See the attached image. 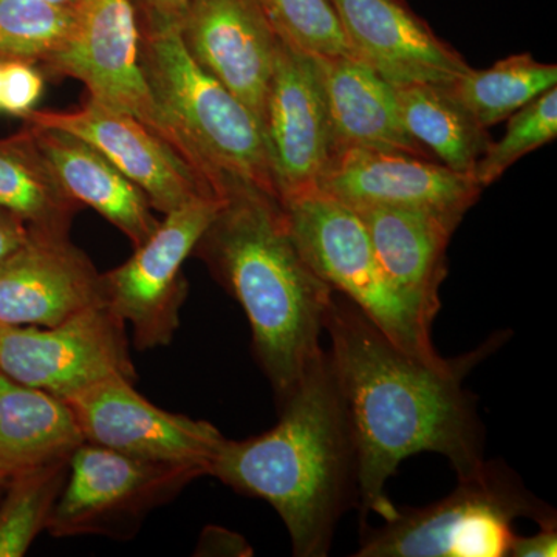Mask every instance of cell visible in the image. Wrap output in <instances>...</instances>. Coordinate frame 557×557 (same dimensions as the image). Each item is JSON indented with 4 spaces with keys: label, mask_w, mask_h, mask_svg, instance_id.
<instances>
[{
    "label": "cell",
    "mask_w": 557,
    "mask_h": 557,
    "mask_svg": "<svg viewBox=\"0 0 557 557\" xmlns=\"http://www.w3.org/2000/svg\"><path fill=\"white\" fill-rule=\"evenodd\" d=\"M44 91V78L30 62H2L0 110L25 116L35 110Z\"/></svg>",
    "instance_id": "obj_29"
},
{
    "label": "cell",
    "mask_w": 557,
    "mask_h": 557,
    "mask_svg": "<svg viewBox=\"0 0 557 557\" xmlns=\"http://www.w3.org/2000/svg\"><path fill=\"white\" fill-rule=\"evenodd\" d=\"M83 442L67 401L0 372V482L69 458Z\"/></svg>",
    "instance_id": "obj_21"
},
{
    "label": "cell",
    "mask_w": 557,
    "mask_h": 557,
    "mask_svg": "<svg viewBox=\"0 0 557 557\" xmlns=\"http://www.w3.org/2000/svg\"><path fill=\"white\" fill-rule=\"evenodd\" d=\"M448 497L424 508L403 509L362 539L357 557H504L518 518L556 523V511L523 486L504 463H483L458 479Z\"/></svg>",
    "instance_id": "obj_5"
},
{
    "label": "cell",
    "mask_w": 557,
    "mask_h": 557,
    "mask_svg": "<svg viewBox=\"0 0 557 557\" xmlns=\"http://www.w3.org/2000/svg\"><path fill=\"white\" fill-rule=\"evenodd\" d=\"M278 409L270 431L223 440L208 475L269 502L287 527L293 555L324 557L357 485L354 435L329 351Z\"/></svg>",
    "instance_id": "obj_2"
},
{
    "label": "cell",
    "mask_w": 557,
    "mask_h": 557,
    "mask_svg": "<svg viewBox=\"0 0 557 557\" xmlns=\"http://www.w3.org/2000/svg\"><path fill=\"white\" fill-rule=\"evenodd\" d=\"M139 50L141 32L132 0H78L67 39L42 67L79 81L90 100L141 121L172 148Z\"/></svg>",
    "instance_id": "obj_10"
},
{
    "label": "cell",
    "mask_w": 557,
    "mask_h": 557,
    "mask_svg": "<svg viewBox=\"0 0 557 557\" xmlns=\"http://www.w3.org/2000/svg\"><path fill=\"white\" fill-rule=\"evenodd\" d=\"M101 302V274L69 234L28 230L0 262V324L53 327Z\"/></svg>",
    "instance_id": "obj_16"
},
{
    "label": "cell",
    "mask_w": 557,
    "mask_h": 557,
    "mask_svg": "<svg viewBox=\"0 0 557 557\" xmlns=\"http://www.w3.org/2000/svg\"><path fill=\"white\" fill-rule=\"evenodd\" d=\"M262 131L278 200L317 189L333 153L327 101L314 57L281 39Z\"/></svg>",
    "instance_id": "obj_12"
},
{
    "label": "cell",
    "mask_w": 557,
    "mask_h": 557,
    "mask_svg": "<svg viewBox=\"0 0 557 557\" xmlns=\"http://www.w3.org/2000/svg\"><path fill=\"white\" fill-rule=\"evenodd\" d=\"M139 22V32L178 30L190 0H132Z\"/></svg>",
    "instance_id": "obj_30"
},
{
    "label": "cell",
    "mask_w": 557,
    "mask_h": 557,
    "mask_svg": "<svg viewBox=\"0 0 557 557\" xmlns=\"http://www.w3.org/2000/svg\"><path fill=\"white\" fill-rule=\"evenodd\" d=\"M314 60L327 101L333 152L373 149L429 159L426 148L403 124L394 84L357 57Z\"/></svg>",
    "instance_id": "obj_19"
},
{
    "label": "cell",
    "mask_w": 557,
    "mask_h": 557,
    "mask_svg": "<svg viewBox=\"0 0 557 557\" xmlns=\"http://www.w3.org/2000/svg\"><path fill=\"white\" fill-rule=\"evenodd\" d=\"M557 523L541 527L533 536H518L516 534L509 548L508 556L515 557H555L557 555Z\"/></svg>",
    "instance_id": "obj_31"
},
{
    "label": "cell",
    "mask_w": 557,
    "mask_h": 557,
    "mask_svg": "<svg viewBox=\"0 0 557 557\" xmlns=\"http://www.w3.org/2000/svg\"><path fill=\"white\" fill-rule=\"evenodd\" d=\"M317 189L351 208L417 209L457 226L483 190L472 175L445 164L373 149L335 150Z\"/></svg>",
    "instance_id": "obj_13"
},
{
    "label": "cell",
    "mask_w": 557,
    "mask_h": 557,
    "mask_svg": "<svg viewBox=\"0 0 557 557\" xmlns=\"http://www.w3.org/2000/svg\"><path fill=\"white\" fill-rule=\"evenodd\" d=\"M178 32L189 57L262 126L278 38L258 0H190Z\"/></svg>",
    "instance_id": "obj_15"
},
{
    "label": "cell",
    "mask_w": 557,
    "mask_h": 557,
    "mask_svg": "<svg viewBox=\"0 0 557 557\" xmlns=\"http://www.w3.org/2000/svg\"><path fill=\"white\" fill-rule=\"evenodd\" d=\"M223 200L200 196L168 212L123 265L101 274L104 302L124 324L129 322L138 350L168 346L174 339L188 295L183 263L194 255Z\"/></svg>",
    "instance_id": "obj_8"
},
{
    "label": "cell",
    "mask_w": 557,
    "mask_h": 557,
    "mask_svg": "<svg viewBox=\"0 0 557 557\" xmlns=\"http://www.w3.org/2000/svg\"><path fill=\"white\" fill-rule=\"evenodd\" d=\"M281 205L300 255L333 292L354 302L395 346L431 364L446 361L432 346L431 329L392 287L354 208L319 189Z\"/></svg>",
    "instance_id": "obj_6"
},
{
    "label": "cell",
    "mask_w": 557,
    "mask_h": 557,
    "mask_svg": "<svg viewBox=\"0 0 557 557\" xmlns=\"http://www.w3.org/2000/svg\"><path fill=\"white\" fill-rule=\"evenodd\" d=\"M124 325L106 302L53 327L0 324V372L64 401L115 376L135 381Z\"/></svg>",
    "instance_id": "obj_9"
},
{
    "label": "cell",
    "mask_w": 557,
    "mask_h": 557,
    "mask_svg": "<svg viewBox=\"0 0 557 557\" xmlns=\"http://www.w3.org/2000/svg\"><path fill=\"white\" fill-rule=\"evenodd\" d=\"M24 119L32 126L64 131L89 143L163 214L197 197L218 196L141 121L90 98L76 109L33 110Z\"/></svg>",
    "instance_id": "obj_14"
},
{
    "label": "cell",
    "mask_w": 557,
    "mask_h": 557,
    "mask_svg": "<svg viewBox=\"0 0 557 557\" xmlns=\"http://www.w3.org/2000/svg\"><path fill=\"white\" fill-rule=\"evenodd\" d=\"M200 542H219L222 544V555H244V549H248L244 539L234 536L230 531L219 530V528H208L201 536Z\"/></svg>",
    "instance_id": "obj_33"
},
{
    "label": "cell",
    "mask_w": 557,
    "mask_h": 557,
    "mask_svg": "<svg viewBox=\"0 0 557 557\" xmlns=\"http://www.w3.org/2000/svg\"><path fill=\"white\" fill-rule=\"evenodd\" d=\"M58 180L81 207L94 208L139 247L160 220L146 194L89 143L64 131L27 124Z\"/></svg>",
    "instance_id": "obj_20"
},
{
    "label": "cell",
    "mask_w": 557,
    "mask_h": 557,
    "mask_svg": "<svg viewBox=\"0 0 557 557\" xmlns=\"http://www.w3.org/2000/svg\"><path fill=\"white\" fill-rule=\"evenodd\" d=\"M47 2L58 3V5L64 7H75V3L78 2V0H47Z\"/></svg>",
    "instance_id": "obj_34"
},
{
    "label": "cell",
    "mask_w": 557,
    "mask_h": 557,
    "mask_svg": "<svg viewBox=\"0 0 557 557\" xmlns=\"http://www.w3.org/2000/svg\"><path fill=\"white\" fill-rule=\"evenodd\" d=\"M194 249L240 304L252 348L281 405L319 357L333 289L310 269L281 200L236 188Z\"/></svg>",
    "instance_id": "obj_3"
},
{
    "label": "cell",
    "mask_w": 557,
    "mask_h": 557,
    "mask_svg": "<svg viewBox=\"0 0 557 557\" xmlns=\"http://www.w3.org/2000/svg\"><path fill=\"white\" fill-rule=\"evenodd\" d=\"M203 475L208 471L199 465L143 460L83 442L70 456L46 530L54 537H131L146 515Z\"/></svg>",
    "instance_id": "obj_7"
},
{
    "label": "cell",
    "mask_w": 557,
    "mask_h": 557,
    "mask_svg": "<svg viewBox=\"0 0 557 557\" xmlns=\"http://www.w3.org/2000/svg\"><path fill=\"white\" fill-rule=\"evenodd\" d=\"M28 236V228L21 219L0 208V262L21 247Z\"/></svg>",
    "instance_id": "obj_32"
},
{
    "label": "cell",
    "mask_w": 557,
    "mask_h": 557,
    "mask_svg": "<svg viewBox=\"0 0 557 557\" xmlns=\"http://www.w3.org/2000/svg\"><path fill=\"white\" fill-rule=\"evenodd\" d=\"M394 87L403 124L410 137L431 149L449 170L474 174L491 137L449 86L398 84Z\"/></svg>",
    "instance_id": "obj_22"
},
{
    "label": "cell",
    "mask_w": 557,
    "mask_h": 557,
    "mask_svg": "<svg viewBox=\"0 0 557 557\" xmlns=\"http://www.w3.org/2000/svg\"><path fill=\"white\" fill-rule=\"evenodd\" d=\"M0 208L16 215L28 230L69 234L81 205L62 188L30 127L0 139Z\"/></svg>",
    "instance_id": "obj_23"
},
{
    "label": "cell",
    "mask_w": 557,
    "mask_h": 557,
    "mask_svg": "<svg viewBox=\"0 0 557 557\" xmlns=\"http://www.w3.org/2000/svg\"><path fill=\"white\" fill-rule=\"evenodd\" d=\"M354 209L369 231L381 269L392 287L431 329L442 309L440 288L448 273L446 251L457 225L417 209Z\"/></svg>",
    "instance_id": "obj_18"
},
{
    "label": "cell",
    "mask_w": 557,
    "mask_h": 557,
    "mask_svg": "<svg viewBox=\"0 0 557 557\" xmlns=\"http://www.w3.org/2000/svg\"><path fill=\"white\" fill-rule=\"evenodd\" d=\"M141 67L172 148L219 197L256 188L276 197L262 126L189 57L178 30L141 33Z\"/></svg>",
    "instance_id": "obj_4"
},
{
    "label": "cell",
    "mask_w": 557,
    "mask_h": 557,
    "mask_svg": "<svg viewBox=\"0 0 557 557\" xmlns=\"http://www.w3.org/2000/svg\"><path fill=\"white\" fill-rule=\"evenodd\" d=\"M330 2L355 54L394 86H449L471 69L405 0Z\"/></svg>",
    "instance_id": "obj_17"
},
{
    "label": "cell",
    "mask_w": 557,
    "mask_h": 557,
    "mask_svg": "<svg viewBox=\"0 0 557 557\" xmlns=\"http://www.w3.org/2000/svg\"><path fill=\"white\" fill-rule=\"evenodd\" d=\"M557 84L555 64H544L530 53L511 54L490 69H469L449 84L458 101L485 129L508 120Z\"/></svg>",
    "instance_id": "obj_24"
},
{
    "label": "cell",
    "mask_w": 557,
    "mask_h": 557,
    "mask_svg": "<svg viewBox=\"0 0 557 557\" xmlns=\"http://www.w3.org/2000/svg\"><path fill=\"white\" fill-rule=\"evenodd\" d=\"M277 38L310 57H357L330 0H258ZM358 58V57H357Z\"/></svg>",
    "instance_id": "obj_27"
},
{
    "label": "cell",
    "mask_w": 557,
    "mask_h": 557,
    "mask_svg": "<svg viewBox=\"0 0 557 557\" xmlns=\"http://www.w3.org/2000/svg\"><path fill=\"white\" fill-rule=\"evenodd\" d=\"M0 94H2V62H0Z\"/></svg>",
    "instance_id": "obj_35"
},
{
    "label": "cell",
    "mask_w": 557,
    "mask_h": 557,
    "mask_svg": "<svg viewBox=\"0 0 557 557\" xmlns=\"http://www.w3.org/2000/svg\"><path fill=\"white\" fill-rule=\"evenodd\" d=\"M324 330L332 339L329 355L354 435L362 520L370 511L386 522L398 515L386 483L410 456L442 454L458 479L482 468V424L463 379L504 343L502 333L479 350L431 364L395 346L336 292Z\"/></svg>",
    "instance_id": "obj_1"
},
{
    "label": "cell",
    "mask_w": 557,
    "mask_h": 557,
    "mask_svg": "<svg viewBox=\"0 0 557 557\" xmlns=\"http://www.w3.org/2000/svg\"><path fill=\"white\" fill-rule=\"evenodd\" d=\"M69 458L14 475L0 507V557H21L47 527L69 474Z\"/></svg>",
    "instance_id": "obj_25"
},
{
    "label": "cell",
    "mask_w": 557,
    "mask_h": 557,
    "mask_svg": "<svg viewBox=\"0 0 557 557\" xmlns=\"http://www.w3.org/2000/svg\"><path fill=\"white\" fill-rule=\"evenodd\" d=\"M556 137L557 89L553 87L509 116L504 137L490 143L472 177L485 189L527 153L555 141Z\"/></svg>",
    "instance_id": "obj_28"
},
{
    "label": "cell",
    "mask_w": 557,
    "mask_h": 557,
    "mask_svg": "<svg viewBox=\"0 0 557 557\" xmlns=\"http://www.w3.org/2000/svg\"><path fill=\"white\" fill-rule=\"evenodd\" d=\"M75 7L47 0H0V62L46 64L72 30Z\"/></svg>",
    "instance_id": "obj_26"
},
{
    "label": "cell",
    "mask_w": 557,
    "mask_h": 557,
    "mask_svg": "<svg viewBox=\"0 0 557 557\" xmlns=\"http://www.w3.org/2000/svg\"><path fill=\"white\" fill-rule=\"evenodd\" d=\"M84 442L126 456L207 469L222 445L214 424L168 412L138 394L134 381L115 376L69 399Z\"/></svg>",
    "instance_id": "obj_11"
}]
</instances>
